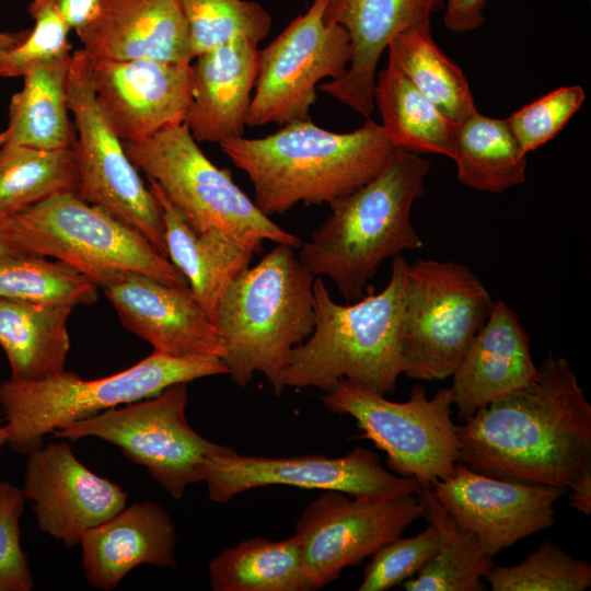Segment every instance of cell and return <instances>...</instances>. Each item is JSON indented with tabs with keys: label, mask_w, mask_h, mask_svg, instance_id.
Returning a JSON list of instances; mask_svg holds the SVG:
<instances>
[{
	"label": "cell",
	"mask_w": 591,
	"mask_h": 591,
	"mask_svg": "<svg viewBox=\"0 0 591 591\" xmlns=\"http://www.w3.org/2000/svg\"><path fill=\"white\" fill-rule=\"evenodd\" d=\"M456 434L459 462L491 477L568 489L591 471V404L552 351L532 382L479 408Z\"/></svg>",
	"instance_id": "obj_1"
},
{
	"label": "cell",
	"mask_w": 591,
	"mask_h": 591,
	"mask_svg": "<svg viewBox=\"0 0 591 591\" xmlns=\"http://www.w3.org/2000/svg\"><path fill=\"white\" fill-rule=\"evenodd\" d=\"M254 187V202L266 216L298 204L341 199L374 178L397 148L381 124L366 118L349 132H334L305 118L260 138L240 137L220 144Z\"/></svg>",
	"instance_id": "obj_2"
},
{
	"label": "cell",
	"mask_w": 591,
	"mask_h": 591,
	"mask_svg": "<svg viewBox=\"0 0 591 591\" xmlns=\"http://www.w3.org/2000/svg\"><path fill=\"white\" fill-rule=\"evenodd\" d=\"M429 169V160L396 149L374 178L329 205L328 217L298 247L301 263L331 278L347 302L361 299L386 258L422 246L410 211Z\"/></svg>",
	"instance_id": "obj_3"
},
{
	"label": "cell",
	"mask_w": 591,
	"mask_h": 591,
	"mask_svg": "<svg viewBox=\"0 0 591 591\" xmlns=\"http://www.w3.org/2000/svg\"><path fill=\"white\" fill-rule=\"evenodd\" d=\"M408 262L396 255L387 285L378 293L339 304L320 277L313 285L315 325L293 348L283 386L332 391L340 380L381 395L396 390L403 374L402 322Z\"/></svg>",
	"instance_id": "obj_4"
},
{
	"label": "cell",
	"mask_w": 591,
	"mask_h": 591,
	"mask_svg": "<svg viewBox=\"0 0 591 591\" xmlns=\"http://www.w3.org/2000/svg\"><path fill=\"white\" fill-rule=\"evenodd\" d=\"M293 250L277 244L243 270L228 286L212 316L228 375L241 387L262 373L280 394L291 351L314 329L315 276Z\"/></svg>",
	"instance_id": "obj_5"
},
{
	"label": "cell",
	"mask_w": 591,
	"mask_h": 591,
	"mask_svg": "<svg viewBox=\"0 0 591 591\" xmlns=\"http://www.w3.org/2000/svg\"><path fill=\"white\" fill-rule=\"evenodd\" d=\"M222 374L228 368L217 356L174 358L152 352L128 369L95 380L67 370L38 381L9 378L0 383L8 445L27 454L43 445L47 433L154 396L173 384Z\"/></svg>",
	"instance_id": "obj_6"
},
{
	"label": "cell",
	"mask_w": 591,
	"mask_h": 591,
	"mask_svg": "<svg viewBox=\"0 0 591 591\" xmlns=\"http://www.w3.org/2000/svg\"><path fill=\"white\" fill-rule=\"evenodd\" d=\"M8 218L31 255L61 260L102 289L131 274L188 286L146 237L74 193L51 196Z\"/></svg>",
	"instance_id": "obj_7"
},
{
	"label": "cell",
	"mask_w": 591,
	"mask_h": 591,
	"mask_svg": "<svg viewBox=\"0 0 591 591\" xmlns=\"http://www.w3.org/2000/svg\"><path fill=\"white\" fill-rule=\"evenodd\" d=\"M132 164L153 179L167 200L197 233L218 229L259 253L263 241L301 245L201 151L185 124L140 141H123Z\"/></svg>",
	"instance_id": "obj_8"
},
{
	"label": "cell",
	"mask_w": 591,
	"mask_h": 591,
	"mask_svg": "<svg viewBox=\"0 0 591 591\" xmlns=\"http://www.w3.org/2000/svg\"><path fill=\"white\" fill-rule=\"evenodd\" d=\"M493 305L482 280L464 264L424 258L408 264L403 374L420 381L452 376Z\"/></svg>",
	"instance_id": "obj_9"
},
{
	"label": "cell",
	"mask_w": 591,
	"mask_h": 591,
	"mask_svg": "<svg viewBox=\"0 0 591 591\" xmlns=\"http://www.w3.org/2000/svg\"><path fill=\"white\" fill-rule=\"evenodd\" d=\"M332 413L348 415L368 439L385 452L386 464L398 476L422 487L448 478L459 462L460 442L452 420V393L443 387L428 398L422 385L406 402H393L347 380L322 396Z\"/></svg>",
	"instance_id": "obj_10"
},
{
	"label": "cell",
	"mask_w": 591,
	"mask_h": 591,
	"mask_svg": "<svg viewBox=\"0 0 591 591\" xmlns=\"http://www.w3.org/2000/svg\"><path fill=\"white\" fill-rule=\"evenodd\" d=\"M67 101L77 132L72 147L77 195L137 231L169 258L161 207L97 104L91 83V59L82 48L70 57Z\"/></svg>",
	"instance_id": "obj_11"
},
{
	"label": "cell",
	"mask_w": 591,
	"mask_h": 591,
	"mask_svg": "<svg viewBox=\"0 0 591 591\" xmlns=\"http://www.w3.org/2000/svg\"><path fill=\"white\" fill-rule=\"evenodd\" d=\"M187 403V383H177L154 396L105 410L53 434L71 441L97 438L118 447L170 496L181 499L189 485L204 482L209 456L227 449L192 428L185 413Z\"/></svg>",
	"instance_id": "obj_12"
},
{
	"label": "cell",
	"mask_w": 591,
	"mask_h": 591,
	"mask_svg": "<svg viewBox=\"0 0 591 591\" xmlns=\"http://www.w3.org/2000/svg\"><path fill=\"white\" fill-rule=\"evenodd\" d=\"M327 0H313L264 49L247 113L251 128L310 117L323 79L345 76L351 59L347 31L323 19Z\"/></svg>",
	"instance_id": "obj_13"
},
{
	"label": "cell",
	"mask_w": 591,
	"mask_h": 591,
	"mask_svg": "<svg viewBox=\"0 0 591 591\" xmlns=\"http://www.w3.org/2000/svg\"><path fill=\"white\" fill-rule=\"evenodd\" d=\"M421 517L418 494L361 497L324 490L303 510L294 530L311 590L360 565Z\"/></svg>",
	"instance_id": "obj_14"
},
{
	"label": "cell",
	"mask_w": 591,
	"mask_h": 591,
	"mask_svg": "<svg viewBox=\"0 0 591 591\" xmlns=\"http://www.w3.org/2000/svg\"><path fill=\"white\" fill-rule=\"evenodd\" d=\"M204 482L209 498L218 503L228 502L250 489L271 485L336 490L361 497L418 494L422 488L415 478L390 473L373 451L360 447L336 457L241 455L227 447L207 460Z\"/></svg>",
	"instance_id": "obj_15"
},
{
	"label": "cell",
	"mask_w": 591,
	"mask_h": 591,
	"mask_svg": "<svg viewBox=\"0 0 591 591\" xmlns=\"http://www.w3.org/2000/svg\"><path fill=\"white\" fill-rule=\"evenodd\" d=\"M449 514L495 556L555 524V503L566 488L491 477L457 462L430 486Z\"/></svg>",
	"instance_id": "obj_16"
},
{
	"label": "cell",
	"mask_w": 591,
	"mask_h": 591,
	"mask_svg": "<svg viewBox=\"0 0 591 591\" xmlns=\"http://www.w3.org/2000/svg\"><path fill=\"white\" fill-rule=\"evenodd\" d=\"M24 484L38 529L67 547L126 507L128 494L96 475L66 442H50L26 454Z\"/></svg>",
	"instance_id": "obj_17"
},
{
	"label": "cell",
	"mask_w": 591,
	"mask_h": 591,
	"mask_svg": "<svg viewBox=\"0 0 591 591\" xmlns=\"http://www.w3.org/2000/svg\"><path fill=\"white\" fill-rule=\"evenodd\" d=\"M190 63L91 59L97 104L121 141L144 140L185 123L193 93Z\"/></svg>",
	"instance_id": "obj_18"
},
{
	"label": "cell",
	"mask_w": 591,
	"mask_h": 591,
	"mask_svg": "<svg viewBox=\"0 0 591 591\" xmlns=\"http://www.w3.org/2000/svg\"><path fill=\"white\" fill-rule=\"evenodd\" d=\"M103 291L121 325L149 343L154 354L222 359L219 333L189 286L131 274Z\"/></svg>",
	"instance_id": "obj_19"
},
{
	"label": "cell",
	"mask_w": 591,
	"mask_h": 591,
	"mask_svg": "<svg viewBox=\"0 0 591 591\" xmlns=\"http://www.w3.org/2000/svg\"><path fill=\"white\" fill-rule=\"evenodd\" d=\"M445 0H327L323 19L341 25L350 37L351 59L345 76L317 90L370 118L379 60L392 38L404 30L430 26Z\"/></svg>",
	"instance_id": "obj_20"
},
{
	"label": "cell",
	"mask_w": 591,
	"mask_h": 591,
	"mask_svg": "<svg viewBox=\"0 0 591 591\" xmlns=\"http://www.w3.org/2000/svg\"><path fill=\"white\" fill-rule=\"evenodd\" d=\"M76 32L91 59H194L177 0H100L93 16Z\"/></svg>",
	"instance_id": "obj_21"
},
{
	"label": "cell",
	"mask_w": 591,
	"mask_h": 591,
	"mask_svg": "<svg viewBox=\"0 0 591 591\" xmlns=\"http://www.w3.org/2000/svg\"><path fill=\"white\" fill-rule=\"evenodd\" d=\"M536 374L530 338L518 314L503 301L494 302L452 374L457 419L467 420L494 399L528 385Z\"/></svg>",
	"instance_id": "obj_22"
},
{
	"label": "cell",
	"mask_w": 591,
	"mask_h": 591,
	"mask_svg": "<svg viewBox=\"0 0 591 591\" xmlns=\"http://www.w3.org/2000/svg\"><path fill=\"white\" fill-rule=\"evenodd\" d=\"M192 101L185 125L197 142H221L244 136L255 88L258 44L237 39L195 57Z\"/></svg>",
	"instance_id": "obj_23"
},
{
	"label": "cell",
	"mask_w": 591,
	"mask_h": 591,
	"mask_svg": "<svg viewBox=\"0 0 591 591\" xmlns=\"http://www.w3.org/2000/svg\"><path fill=\"white\" fill-rule=\"evenodd\" d=\"M82 567L94 588L111 591L140 565L176 566V531L171 515L152 501L126 506L80 541Z\"/></svg>",
	"instance_id": "obj_24"
},
{
	"label": "cell",
	"mask_w": 591,
	"mask_h": 591,
	"mask_svg": "<svg viewBox=\"0 0 591 591\" xmlns=\"http://www.w3.org/2000/svg\"><path fill=\"white\" fill-rule=\"evenodd\" d=\"M148 181L162 210L169 259L186 278L195 298L212 320L223 292L250 266L255 251L218 229L195 232L158 184L151 178Z\"/></svg>",
	"instance_id": "obj_25"
},
{
	"label": "cell",
	"mask_w": 591,
	"mask_h": 591,
	"mask_svg": "<svg viewBox=\"0 0 591 591\" xmlns=\"http://www.w3.org/2000/svg\"><path fill=\"white\" fill-rule=\"evenodd\" d=\"M70 305L0 297V346L10 378L38 381L63 372L70 349Z\"/></svg>",
	"instance_id": "obj_26"
},
{
	"label": "cell",
	"mask_w": 591,
	"mask_h": 591,
	"mask_svg": "<svg viewBox=\"0 0 591 591\" xmlns=\"http://www.w3.org/2000/svg\"><path fill=\"white\" fill-rule=\"evenodd\" d=\"M70 56L33 65L9 106L8 143L45 150L72 149L77 132L69 117Z\"/></svg>",
	"instance_id": "obj_27"
},
{
	"label": "cell",
	"mask_w": 591,
	"mask_h": 591,
	"mask_svg": "<svg viewBox=\"0 0 591 591\" xmlns=\"http://www.w3.org/2000/svg\"><path fill=\"white\" fill-rule=\"evenodd\" d=\"M373 101L381 126L395 148L454 159L459 125L391 61L375 76Z\"/></svg>",
	"instance_id": "obj_28"
},
{
	"label": "cell",
	"mask_w": 591,
	"mask_h": 591,
	"mask_svg": "<svg viewBox=\"0 0 591 591\" xmlns=\"http://www.w3.org/2000/svg\"><path fill=\"white\" fill-rule=\"evenodd\" d=\"M215 591H308L301 547L293 534L281 541L253 537L209 563Z\"/></svg>",
	"instance_id": "obj_29"
},
{
	"label": "cell",
	"mask_w": 591,
	"mask_h": 591,
	"mask_svg": "<svg viewBox=\"0 0 591 591\" xmlns=\"http://www.w3.org/2000/svg\"><path fill=\"white\" fill-rule=\"evenodd\" d=\"M465 186L500 194L525 182L528 159L506 119L478 111L457 127L454 159Z\"/></svg>",
	"instance_id": "obj_30"
},
{
	"label": "cell",
	"mask_w": 591,
	"mask_h": 591,
	"mask_svg": "<svg viewBox=\"0 0 591 591\" xmlns=\"http://www.w3.org/2000/svg\"><path fill=\"white\" fill-rule=\"evenodd\" d=\"M425 515L439 533L436 555L402 584L407 591H485L482 578L494 566L493 556L473 533L462 528L441 506L430 487L418 493Z\"/></svg>",
	"instance_id": "obj_31"
},
{
	"label": "cell",
	"mask_w": 591,
	"mask_h": 591,
	"mask_svg": "<svg viewBox=\"0 0 591 591\" xmlns=\"http://www.w3.org/2000/svg\"><path fill=\"white\" fill-rule=\"evenodd\" d=\"M430 26L410 27L396 34L387 45L389 61L460 125L477 112L475 101L464 72L436 44Z\"/></svg>",
	"instance_id": "obj_32"
},
{
	"label": "cell",
	"mask_w": 591,
	"mask_h": 591,
	"mask_svg": "<svg viewBox=\"0 0 591 591\" xmlns=\"http://www.w3.org/2000/svg\"><path fill=\"white\" fill-rule=\"evenodd\" d=\"M77 192L72 149L45 150L8 142L0 147V218L51 196Z\"/></svg>",
	"instance_id": "obj_33"
},
{
	"label": "cell",
	"mask_w": 591,
	"mask_h": 591,
	"mask_svg": "<svg viewBox=\"0 0 591 591\" xmlns=\"http://www.w3.org/2000/svg\"><path fill=\"white\" fill-rule=\"evenodd\" d=\"M0 297L76 308L94 304L97 287L58 259L0 256Z\"/></svg>",
	"instance_id": "obj_34"
},
{
	"label": "cell",
	"mask_w": 591,
	"mask_h": 591,
	"mask_svg": "<svg viewBox=\"0 0 591 591\" xmlns=\"http://www.w3.org/2000/svg\"><path fill=\"white\" fill-rule=\"evenodd\" d=\"M187 22L193 57L245 39L263 42L273 25L270 13L251 0H177Z\"/></svg>",
	"instance_id": "obj_35"
},
{
	"label": "cell",
	"mask_w": 591,
	"mask_h": 591,
	"mask_svg": "<svg viewBox=\"0 0 591 591\" xmlns=\"http://www.w3.org/2000/svg\"><path fill=\"white\" fill-rule=\"evenodd\" d=\"M484 579L493 591H583L591 586V564L543 541L521 563L493 566Z\"/></svg>",
	"instance_id": "obj_36"
},
{
	"label": "cell",
	"mask_w": 591,
	"mask_h": 591,
	"mask_svg": "<svg viewBox=\"0 0 591 591\" xmlns=\"http://www.w3.org/2000/svg\"><path fill=\"white\" fill-rule=\"evenodd\" d=\"M34 27L16 47L0 53V77H22L33 65L70 56V25L56 0H33L27 10Z\"/></svg>",
	"instance_id": "obj_37"
},
{
	"label": "cell",
	"mask_w": 591,
	"mask_h": 591,
	"mask_svg": "<svg viewBox=\"0 0 591 591\" xmlns=\"http://www.w3.org/2000/svg\"><path fill=\"white\" fill-rule=\"evenodd\" d=\"M438 547L439 533L432 522L415 536L392 540L372 555L358 590L385 591L403 583L436 555Z\"/></svg>",
	"instance_id": "obj_38"
},
{
	"label": "cell",
	"mask_w": 591,
	"mask_h": 591,
	"mask_svg": "<svg viewBox=\"0 0 591 591\" xmlns=\"http://www.w3.org/2000/svg\"><path fill=\"white\" fill-rule=\"evenodd\" d=\"M580 85L561 86L533 101L506 120L524 154L553 139L581 107Z\"/></svg>",
	"instance_id": "obj_39"
},
{
	"label": "cell",
	"mask_w": 591,
	"mask_h": 591,
	"mask_svg": "<svg viewBox=\"0 0 591 591\" xmlns=\"http://www.w3.org/2000/svg\"><path fill=\"white\" fill-rule=\"evenodd\" d=\"M25 498L22 489L0 482V591H31L34 579L21 545L20 520Z\"/></svg>",
	"instance_id": "obj_40"
},
{
	"label": "cell",
	"mask_w": 591,
	"mask_h": 591,
	"mask_svg": "<svg viewBox=\"0 0 591 591\" xmlns=\"http://www.w3.org/2000/svg\"><path fill=\"white\" fill-rule=\"evenodd\" d=\"M488 0H445L443 22L454 33L475 31L485 22Z\"/></svg>",
	"instance_id": "obj_41"
},
{
	"label": "cell",
	"mask_w": 591,
	"mask_h": 591,
	"mask_svg": "<svg viewBox=\"0 0 591 591\" xmlns=\"http://www.w3.org/2000/svg\"><path fill=\"white\" fill-rule=\"evenodd\" d=\"M100 0H56L58 9L71 28L82 27L94 14Z\"/></svg>",
	"instance_id": "obj_42"
},
{
	"label": "cell",
	"mask_w": 591,
	"mask_h": 591,
	"mask_svg": "<svg viewBox=\"0 0 591 591\" xmlns=\"http://www.w3.org/2000/svg\"><path fill=\"white\" fill-rule=\"evenodd\" d=\"M569 505L577 511L591 514V471L583 473L569 487Z\"/></svg>",
	"instance_id": "obj_43"
},
{
	"label": "cell",
	"mask_w": 591,
	"mask_h": 591,
	"mask_svg": "<svg viewBox=\"0 0 591 591\" xmlns=\"http://www.w3.org/2000/svg\"><path fill=\"white\" fill-rule=\"evenodd\" d=\"M31 255L12 228L9 218H0V256Z\"/></svg>",
	"instance_id": "obj_44"
},
{
	"label": "cell",
	"mask_w": 591,
	"mask_h": 591,
	"mask_svg": "<svg viewBox=\"0 0 591 591\" xmlns=\"http://www.w3.org/2000/svg\"><path fill=\"white\" fill-rule=\"evenodd\" d=\"M31 30L19 32H1L0 31V53L7 51L20 45L25 40Z\"/></svg>",
	"instance_id": "obj_45"
},
{
	"label": "cell",
	"mask_w": 591,
	"mask_h": 591,
	"mask_svg": "<svg viewBox=\"0 0 591 591\" xmlns=\"http://www.w3.org/2000/svg\"><path fill=\"white\" fill-rule=\"evenodd\" d=\"M5 444H8V432L4 425H0V450Z\"/></svg>",
	"instance_id": "obj_46"
},
{
	"label": "cell",
	"mask_w": 591,
	"mask_h": 591,
	"mask_svg": "<svg viewBox=\"0 0 591 591\" xmlns=\"http://www.w3.org/2000/svg\"><path fill=\"white\" fill-rule=\"evenodd\" d=\"M7 131L3 130L0 132V147L7 141Z\"/></svg>",
	"instance_id": "obj_47"
}]
</instances>
